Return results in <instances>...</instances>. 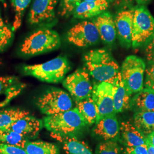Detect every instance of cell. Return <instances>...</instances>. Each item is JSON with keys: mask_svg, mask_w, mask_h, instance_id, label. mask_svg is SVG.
<instances>
[{"mask_svg": "<svg viewBox=\"0 0 154 154\" xmlns=\"http://www.w3.org/2000/svg\"><path fill=\"white\" fill-rule=\"evenodd\" d=\"M84 62L89 74L99 82L113 83L120 72L118 64L107 50H90L84 56Z\"/></svg>", "mask_w": 154, "mask_h": 154, "instance_id": "cell-1", "label": "cell"}, {"mask_svg": "<svg viewBox=\"0 0 154 154\" xmlns=\"http://www.w3.org/2000/svg\"><path fill=\"white\" fill-rule=\"evenodd\" d=\"M44 126L51 133L75 136L87 125L77 108L50 116L44 118Z\"/></svg>", "mask_w": 154, "mask_h": 154, "instance_id": "cell-2", "label": "cell"}, {"mask_svg": "<svg viewBox=\"0 0 154 154\" xmlns=\"http://www.w3.org/2000/svg\"><path fill=\"white\" fill-rule=\"evenodd\" d=\"M71 66L66 57H58L43 63L23 66L22 72L45 82L57 83L65 79Z\"/></svg>", "mask_w": 154, "mask_h": 154, "instance_id": "cell-3", "label": "cell"}, {"mask_svg": "<svg viewBox=\"0 0 154 154\" xmlns=\"http://www.w3.org/2000/svg\"><path fill=\"white\" fill-rule=\"evenodd\" d=\"M60 45L61 39L58 33L48 28H40L24 40L20 53L26 57L39 55L57 49Z\"/></svg>", "mask_w": 154, "mask_h": 154, "instance_id": "cell-4", "label": "cell"}, {"mask_svg": "<svg viewBox=\"0 0 154 154\" xmlns=\"http://www.w3.org/2000/svg\"><path fill=\"white\" fill-rule=\"evenodd\" d=\"M134 9L132 33V46L138 48L154 38V18L144 6Z\"/></svg>", "mask_w": 154, "mask_h": 154, "instance_id": "cell-5", "label": "cell"}, {"mask_svg": "<svg viewBox=\"0 0 154 154\" xmlns=\"http://www.w3.org/2000/svg\"><path fill=\"white\" fill-rule=\"evenodd\" d=\"M35 105L46 116H50L72 109L71 97L60 88H51L39 95Z\"/></svg>", "mask_w": 154, "mask_h": 154, "instance_id": "cell-6", "label": "cell"}, {"mask_svg": "<svg viewBox=\"0 0 154 154\" xmlns=\"http://www.w3.org/2000/svg\"><path fill=\"white\" fill-rule=\"evenodd\" d=\"M146 65L135 55H129L123 62L121 70L122 78L129 91L138 93L144 88V74Z\"/></svg>", "mask_w": 154, "mask_h": 154, "instance_id": "cell-7", "label": "cell"}, {"mask_svg": "<svg viewBox=\"0 0 154 154\" xmlns=\"http://www.w3.org/2000/svg\"><path fill=\"white\" fill-rule=\"evenodd\" d=\"M62 84L76 102L92 96L93 87L86 68L77 69L65 78Z\"/></svg>", "mask_w": 154, "mask_h": 154, "instance_id": "cell-8", "label": "cell"}, {"mask_svg": "<svg viewBox=\"0 0 154 154\" xmlns=\"http://www.w3.org/2000/svg\"><path fill=\"white\" fill-rule=\"evenodd\" d=\"M67 41L78 47L96 44L100 39L98 30L93 21H82L74 25L67 33Z\"/></svg>", "mask_w": 154, "mask_h": 154, "instance_id": "cell-9", "label": "cell"}, {"mask_svg": "<svg viewBox=\"0 0 154 154\" xmlns=\"http://www.w3.org/2000/svg\"><path fill=\"white\" fill-rule=\"evenodd\" d=\"M92 98L98 111L97 122L105 116L116 115L113 83L102 82L95 84L93 87Z\"/></svg>", "mask_w": 154, "mask_h": 154, "instance_id": "cell-10", "label": "cell"}, {"mask_svg": "<svg viewBox=\"0 0 154 154\" xmlns=\"http://www.w3.org/2000/svg\"><path fill=\"white\" fill-rule=\"evenodd\" d=\"M58 0H34L29 14V22L32 26H41L55 18V9Z\"/></svg>", "mask_w": 154, "mask_h": 154, "instance_id": "cell-11", "label": "cell"}, {"mask_svg": "<svg viewBox=\"0 0 154 154\" xmlns=\"http://www.w3.org/2000/svg\"><path fill=\"white\" fill-rule=\"evenodd\" d=\"M134 9L119 12L115 20L116 34L123 46L130 48L132 45Z\"/></svg>", "mask_w": 154, "mask_h": 154, "instance_id": "cell-12", "label": "cell"}, {"mask_svg": "<svg viewBox=\"0 0 154 154\" xmlns=\"http://www.w3.org/2000/svg\"><path fill=\"white\" fill-rule=\"evenodd\" d=\"M43 125L41 120L29 114L18 119L6 129L16 132L28 139H35L38 137Z\"/></svg>", "mask_w": 154, "mask_h": 154, "instance_id": "cell-13", "label": "cell"}, {"mask_svg": "<svg viewBox=\"0 0 154 154\" xmlns=\"http://www.w3.org/2000/svg\"><path fill=\"white\" fill-rule=\"evenodd\" d=\"M99 32L100 38L107 45H111L116 40V35L115 20L109 12H103L94 19Z\"/></svg>", "mask_w": 154, "mask_h": 154, "instance_id": "cell-14", "label": "cell"}, {"mask_svg": "<svg viewBox=\"0 0 154 154\" xmlns=\"http://www.w3.org/2000/svg\"><path fill=\"white\" fill-rule=\"evenodd\" d=\"M114 104L116 113L121 112L130 109L132 95L122 78L121 72L113 83Z\"/></svg>", "mask_w": 154, "mask_h": 154, "instance_id": "cell-15", "label": "cell"}, {"mask_svg": "<svg viewBox=\"0 0 154 154\" xmlns=\"http://www.w3.org/2000/svg\"><path fill=\"white\" fill-rule=\"evenodd\" d=\"M109 6L107 0H98L95 1H82L77 6L72 14L78 19L90 18L97 17L105 12Z\"/></svg>", "mask_w": 154, "mask_h": 154, "instance_id": "cell-16", "label": "cell"}, {"mask_svg": "<svg viewBox=\"0 0 154 154\" xmlns=\"http://www.w3.org/2000/svg\"><path fill=\"white\" fill-rule=\"evenodd\" d=\"M93 132L106 140L116 138L120 132V127L116 115L105 116L99 119L95 123Z\"/></svg>", "mask_w": 154, "mask_h": 154, "instance_id": "cell-17", "label": "cell"}, {"mask_svg": "<svg viewBox=\"0 0 154 154\" xmlns=\"http://www.w3.org/2000/svg\"><path fill=\"white\" fill-rule=\"evenodd\" d=\"M122 140L127 147L146 144V137L130 121L122 122L120 126Z\"/></svg>", "mask_w": 154, "mask_h": 154, "instance_id": "cell-18", "label": "cell"}, {"mask_svg": "<svg viewBox=\"0 0 154 154\" xmlns=\"http://www.w3.org/2000/svg\"><path fill=\"white\" fill-rule=\"evenodd\" d=\"M51 136L61 142L67 154H93L88 146L75 136H63L51 133Z\"/></svg>", "mask_w": 154, "mask_h": 154, "instance_id": "cell-19", "label": "cell"}, {"mask_svg": "<svg viewBox=\"0 0 154 154\" xmlns=\"http://www.w3.org/2000/svg\"><path fill=\"white\" fill-rule=\"evenodd\" d=\"M130 109L136 111H154V91L143 88L132 98Z\"/></svg>", "mask_w": 154, "mask_h": 154, "instance_id": "cell-20", "label": "cell"}, {"mask_svg": "<svg viewBox=\"0 0 154 154\" xmlns=\"http://www.w3.org/2000/svg\"><path fill=\"white\" fill-rule=\"evenodd\" d=\"M134 125L146 138L154 132V111H136Z\"/></svg>", "mask_w": 154, "mask_h": 154, "instance_id": "cell-21", "label": "cell"}, {"mask_svg": "<svg viewBox=\"0 0 154 154\" xmlns=\"http://www.w3.org/2000/svg\"><path fill=\"white\" fill-rule=\"evenodd\" d=\"M76 108L87 125H91L96 123L98 119V111L92 96L88 98L77 101Z\"/></svg>", "mask_w": 154, "mask_h": 154, "instance_id": "cell-22", "label": "cell"}, {"mask_svg": "<svg viewBox=\"0 0 154 154\" xmlns=\"http://www.w3.org/2000/svg\"><path fill=\"white\" fill-rule=\"evenodd\" d=\"M25 149L27 154H60L59 148L55 144L43 141H28Z\"/></svg>", "mask_w": 154, "mask_h": 154, "instance_id": "cell-23", "label": "cell"}, {"mask_svg": "<svg viewBox=\"0 0 154 154\" xmlns=\"http://www.w3.org/2000/svg\"><path fill=\"white\" fill-rule=\"evenodd\" d=\"M29 115L28 111L19 108H9L0 110V129H6L12 123Z\"/></svg>", "mask_w": 154, "mask_h": 154, "instance_id": "cell-24", "label": "cell"}, {"mask_svg": "<svg viewBox=\"0 0 154 154\" xmlns=\"http://www.w3.org/2000/svg\"><path fill=\"white\" fill-rule=\"evenodd\" d=\"M29 139L16 132L6 129H0V143H5L25 149Z\"/></svg>", "mask_w": 154, "mask_h": 154, "instance_id": "cell-25", "label": "cell"}, {"mask_svg": "<svg viewBox=\"0 0 154 154\" xmlns=\"http://www.w3.org/2000/svg\"><path fill=\"white\" fill-rule=\"evenodd\" d=\"M32 0H11V3L15 11L13 31L16 30L21 25L22 18L26 9L30 5Z\"/></svg>", "mask_w": 154, "mask_h": 154, "instance_id": "cell-26", "label": "cell"}, {"mask_svg": "<svg viewBox=\"0 0 154 154\" xmlns=\"http://www.w3.org/2000/svg\"><path fill=\"white\" fill-rule=\"evenodd\" d=\"M13 37V30L6 25L0 16V51H4Z\"/></svg>", "mask_w": 154, "mask_h": 154, "instance_id": "cell-27", "label": "cell"}, {"mask_svg": "<svg viewBox=\"0 0 154 154\" xmlns=\"http://www.w3.org/2000/svg\"><path fill=\"white\" fill-rule=\"evenodd\" d=\"M82 0H61L59 14L62 17H69L73 13Z\"/></svg>", "mask_w": 154, "mask_h": 154, "instance_id": "cell-28", "label": "cell"}, {"mask_svg": "<svg viewBox=\"0 0 154 154\" xmlns=\"http://www.w3.org/2000/svg\"><path fill=\"white\" fill-rule=\"evenodd\" d=\"M25 88V85L22 83H18L11 87L5 94V99L0 102V109L5 107L8 105L11 100L16 98L17 96L21 93L22 90Z\"/></svg>", "mask_w": 154, "mask_h": 154, "instance_id": "cell-29", "label": "cell"}, {"mask_svg": "<svg viewBox=\"0 0 154 154\" xmlns=\"http://www.w3.org/2000/svg\"><path fill=\"white\" fill-rule=\"evenodd\" d=\"M118 144L113 140H107L100 143L98 149V154H119Z\"/></svg>", "mask_w": 154, "mask_h": 154, "instance_id": "cell-30", "label": "cell"}, {"mask_svg": "<svg viewBox=\"0 0 154 154\" xmlns=\"http://www.w3.org/2000/svg\"><path fill=\"white\" fill-rule=\"evenodd\" d=\"M19 83V79L15 76L0 77V95L5 94L17 84Z\"/></svg>", "mask_w": 154, "mask_h": 154, "instance_id": "cell-31", "label": "cell"}, {"mask_svg": "<svg viewBox=\"0 0 154 154\" xmlns=\"http://www.w3.org/2000/svg\"><path fill=\"white\" fill-rule=\"evenodd\" d=\"M0 154H27L25 149L22 147L0 143Z\"/></svg>", "mask_w": 154, "mask_h": 154, "instance_id": "cell-32", "label": "cell"}, {"mask_svg": "<svg viewBox=\"0 0 154 154\" xmlns=\"http://www.w3.org/2000/svg\"><path fill=\"white\" fill-rule=\"evenodd\" d=\"M144 88L154 90V63H150V65L146 71V79Z\"/></svg>", "mask_w": 154, "mask_h": 154, "instance_id": "cell-33", "label": "cell"}, {"mask_svg": "<svg viewBox=\"0 0 154 154\" xmlns=\"http://www.w3.org/2000/svg\"><path fill=\"white\" fill-rule=\"evenodd\" d=\"M126 152V154H149L146 144L134 147H127Z\"/></svg>", "mask_w": 154, "mask_h": 154, "instance_id": "cell-34", "label": "cell"}, {"mask_svg": "<svg viewBox=\"0 0 154 154\" xmlns=\"http://www.w3.org/2000/svg\"><path fill=\"white\" fill-rule=\"evenodd\" d=\"M146 53L149 62L154 63V38L152 39L147 44Z\"/></svg>", "mask_w": 154, "mask_h": 154, "instance_id": "cell-35", "label": "cell"}, {"mask_svg": "<svg viewBox=\"0 0 154 154\" xmlns=\"http://www.w3.org/2000/svg\"><path fill=\"white\" fill-rule=\"evenodd\" d=\"M149 143L154 147V132L151 133L146 138V143Z\"/></svg>", "mask_w": 154, "mask_h": 154, "instance_id": "cell-36", "label": "cell"}, {"mask_svg": "<svg viewBox=\"0 0 154 154\" xmlns=\"http://www.w3.org/2000/svg\"><path fill=\"white\" fill-rule=\"evenodd\" d=\"M146 144L147 145V149H148V154H154V147L149 144V143H146Z\"/></svg>", "mask_w": 154, "mask_h": 154, "instance_id": "cell-37", "label": "cell"}, {"mask_svg": "<svg viewBox=\"0 0 154 154\" xmlns=\"http://www.w3.org/2000/svg\"><path fill=\"white\" fill-rule=\"evenodd\" d=\"M135 1L139 4H143L147 3L149 0H135Z\"/></svg>", "mask_w": 154, "mask_h": 154, "instance_id": "cell-38", "label": "cell"}, {"mask_svg": "<svg viewBox=\"0 0 154 154\" xmlns=\"http://www.w3.org/2000/svg\"><path fill=\"white\" fill-rule=\"evenodd\" d=\"M82 1H98V0H82Z\"/></svg>", "mask_w": 154, "mask_h": 154, "instance_id": "cell-39", "label": "cell"}, {"mask_svg": "<svg viewBox=\"0 0 154 154\" xmlns=\"http://www.w3.org/2000/svg\"><path fill=\"white\" fill-rule=\"evenodd\" d=\"M109 2H112V1H115V0H107Z\"/></svg>", "mask_w": 154, "mask_h": 154, "instance_id": "cell-40", "label": "cell"}, {"mask_svg": "<svg viewBox=\"0 0 154 154\" xmlns=\"http://www.w3.org/2000/svg\"><path fill=\"white\" fill-rule=\"evenodd\" d=\"M4 0H0V1H3Z\"/></svg>", "mask_w": 154, "mask_h": 154, "instance_id": "cell-41", "label": "cell"}, {"mask_svg": "<svg viewBox=\"0 0 154 154\" xmlns=\"http://www.w3.org/2000/svg\"></svg>", "mask_w": 154, "mask_h": 154, "instance_id": "cell-42", "label": "cell"}]
</instances>
